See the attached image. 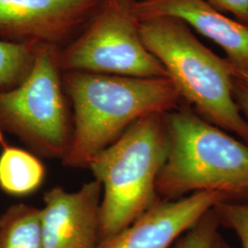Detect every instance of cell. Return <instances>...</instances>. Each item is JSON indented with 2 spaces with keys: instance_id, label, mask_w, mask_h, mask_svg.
Listing matches in <instances>:
<instances>
[{
  "instance_id": "11",
  "label": "cell",
  "mask_w": 248,
  "mask_h": 248,
  "mask_svg": "<svg viewBox=\"0 0 248 248\" xmlns=\"http://www.w3.org/2000/svg\"><path fill=\"white\" fill-rule=\"evenodd\" d=\"M0 187L13 195H25L36 190L45 178L41 161L27 151L9 146L0 131Z\"/></svg>"
},
{
  "instance_id": "10",
  "label": "cell",
  "mask_w": 248,
  "mask_h": 248,
  "mask_svg": "<svg viewBox=\"0 0 248 248\" xmlns=\"http://www.w3.org/2000/svg\"><path fill=\"white\" fill-rule=\"evenodd\" d=\"M139 20L173 17L220 46L235 73L248 84V25L232 19L207 0H135Z\"/></svg>"
},
{
  "instance_id": "14",
  "label": "cell",
  "mask_w": 248,
  "mask_h": 248,
  "mask_svg": "<svg viewBox=\"0 0 248 248\" xmlns=\"http://www.w3.org/2000/svg\"><path fill=\"white\" fill-rule=\"evenodd\" d=\"M213 211L220 226L234 232L242 248H248V202H222Z\"/></svg>"
},
{
  "instance_id": "2",
  "label": "cell",
  "mask_w": 248,
  "mask_h": 248,
  "mask_svg": "<svg viewBox=\"0 0 248 248\" xmlns=\"http://www.w3.org/2000/svg\"><path fill=\"white\" fill-rule=\"evenodd\" d=\"M168 138L156 180L163 200L217 192L227 202H248V144L178 107L164 114Z\"/></svg>"
},
{
  "instance_id": "8",
  "label": "cell",
  "mask_w": 248,
  "mask_h": 248,
  "mask_svg": "<svg viewBox=\"0 0 248 248\" xmlns=\"http://www.w3.org/2000/svg\"><path fill=\"white\" fill-rule=\"evenodd\" d=\"M101 197L97 179L74 192L60 186L46 191L40 209L44 248H97Z\"/></svg>"
},
{
  "instance_id": "5",
  "label": "cell",
  "mask_w": 248,
  "mask_h": 248,
  "mask_svg": "<svg viewBox=\"0 0 248 248\" xmlns=\"http://www.w3.org/2000/svg\"><path fill=\"white\" fill-rule=\"evenodd\" d=\"M61 49L39 45L26 79L0 92V131L14 134L43 156L59 159L69 149L73 133L59 64Z\"/></svg>"
},
{
  "instance_id": "9",
  "label": "cell",
  "mask_w": 248,
  "mask_h": 248,
  "mask_svg": "<svg viewBox=\"0 0 248 248\" xmlns=\"http://www.w3.org/2000/svg\"><path fill=\"white\" fill-rule=\"evenodd\" d=\"M227 202L217 192H198L154 204L127 228L98 242L96 248H171L216 204Z\"/></svg>"
},
{
  "instance_id": "15",
  "label": "cell",
  "mask_w": 248,
  "mask_h": 248,
  "mask_svg": "<svg viewBox=\"0 0 248 248\" xmlns=\"http://www.w3.org/2000/svg\"><path fill=\"white\" fill-rule=\"evenodd\" d=\"M219 227L220 223L213 208L186 231L174 248H213Z\"/></svg>"
},
{
  "instance_id": "13",
  "label": "cell",
  "mask_w": 248,
  "mask_h": 248,
  "mask_svg": "<svg viewBox=\"0 0 248 248\" xmlns=\"http://www.w3.org/2000/svg\"><path fill=\"white\" fill-rule=\"evenodd\" d=\"M39 45L0 40V92L17 88L31 71Z\"/></svg>"
},
{
  "instance_id": "18",
  "label": "cell",
  "mask_w": 248,
  "mask_h": 248,
  "mask_svg": "<svg viewBox=\"0 0 248 248\" xmlns=\"http://www.w3.org/2000/svg\"><path fill=\"white\" fill-rule=\"evenodd\" d=\"M213 248H233L232 246H230L224 238L222 237V235L220 234V232L218 233L215 242H214V245H213Z\"/></svg>"
},
{
  "instance_id": "16",
  "label": "cell",
  "mask_w": 248,
  "mask_h": 248,
  "mask_svg": "<svg viewBox=\"0 0 248 248\" xmlns=\"http://www.w3.org/2000/svg\"><path fill=\"white\" fill-rule=\"evenodd\" d=\"M222 12L232 14L237 20L248 25V0H207Z\"/></svg>"
},
{
  "instance_id": "7",
  "label": "cell",
  "mask_w": 248,
  "mask_h": 248,
  "mask_svg": "<svg viewBox=\"0 0 248 248\" xmlns=\"http://www.w3.org/2000/svg\"><path fill=\"white\" fill-rule=\"evenodd\" d=\"M105 0H0V40L18 45L70 43Z\"/></svg>"
},
{
  "instance_id": "4",
  "label": "cell",
  "mask_w": 248,
  "mask_h": 248,
  "mask_svg": "<svg viewBox=\"0 0 248 248\" xmlns=\"http://www.w3.org/2000/svg\"><path fill=\"white\" fill-rule=\"evenodd\" d=\"M164 114L140 119L90 160L88 169L102 185L99 241L127 228L159 201L156 180L168 151Z\"/></svg>"
},
{
  "instance_id": "12",
  "label": "cell",
  "mask_w": 248,
  "mask_h": 248,
  "mask_svg": "<svg viewBox=\"0 0 248 248\" xmlns=\"http://www.w3.org/2000/svg\"><path fill=\"white\" fill-rule=\"evenodd\" d=\"M0 248H44L40 209L9 207L0 218Z\"/></svg>"
},
{
  "instance_id": "17",
  "label": "cell",
  "mask_w": 248,
  "mask_h": 248,
  "mask_svg": "<svg viewBox=\"0 0 248 248\" xmlns=\"http://www.w3.org/2000/svg\"><path fill=\"white\" fill-rule=\"evenodd\" d=\"M233 97L239 108L240 111L248 121V84L234 78Z\"/></svg>"
},
{
  "instance_id": "1",
  "label": "cell",
  "mask_w": 248,
  "mask_h": 248,
  "mask_svg": "<svg viewBox=\"0 0 248 248\" xmlns=\"http://www.w3.org/2000/svg\"><path fill=\"white\" fill-rule=\"evenodd\" d=\"M62 85L73 107V133L62 161L75 169H88L90 160L140 119L169 112L182 101L169 78L62 72Z\"/></svg>"
},
{
  "instance_id": "6",
  "label": "cell",
  "mask_w": 248,
  "mask_h": 248,
  "mask_svg": "<svg viewBox=\"0 0 248 248\" xmlns=\"http://www.w3.org/2000/svg\"><path fill=\"white\" fill-rule=\"evenodd\" d=\"M135 0H105L87 25L60 50L62 72L169 78L140 35Z\"/></svg>"
},
{
  "instance_id": "3",
  "label": "cell",
  "mask_w": 248,
  "mask_h": 248,
  "mask_svg": "<svg viewBox=\"0 0 248 248\" xmlns=\"http://www.w3.org/2000/svg\"><path fill=\"white\" fill-rule=\"evenodd\" d=\"M139 30L142 43L164 66L181 100L197 115L248 144V121L233 97L235 73L229 62L178 18H144Z\"/></svg>"
}]
</instances>
